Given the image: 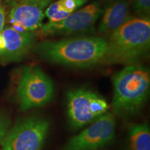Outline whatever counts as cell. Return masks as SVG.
<instances>
[{
  "label": "cell",
  "mask_w": 150,
  "mask_h": 150,
  "mask_svg": "<svg viewBox=\"0 0 150 150\" xmlns=\"http://www.w3.org/2000/svg\"><path fill=\"white\" fill-rule=\"evenodd\" d=\"M106 50L107 39L97 36L44 41L35 47L45 61L80 68L105 64Z\"/></svg>",
  "instance_id": "6da1fadb"
},
{
  "label": "cell",
  "mask_w": 150,
  "mask_h": 150,
  "mask_svg": "<svg viewBox=\"0 0 150 150\" xmlns=\"http://www.w3.org/2000/svg\"><path fill=\"white\" fill-rule=\"evenodd\" d=\"M112 110L115 116L130 119L147 101L150 92V72L147 67L129 65L115 74Z\"/></svg>",
  "instance_id": "7a4b0ae2"
},
{
  "label": "cell",
  "mask_w": 150,
  "mask_h": 150,
  "mask_svg": "<svg viewBox=\"0 0 150 150\" xmlns=\"http://www.w3.org/2000/svg\"><path fill=\"white\" fill-rule=\"evenodd\" d=\"M149 47V18H131L107 39L105 64H136Z\"/></svg>",
  "instance_id": "3957f363"
},
{
  "label": "cell",
  "mask_w": 150,
  "mask_h": 150,
  "mask_svg": "<svg viewBox=\"0 0 150 150\" xmlns=\"http://www.w3.org/2000/svg\"><path fill=\"white\" fill-rule=\"evenodd\" d=\"M54 95L53 81L40 67H24L17 89V98L20 109L26 111L42 107L52 102Z\"/></svg>",
  "instance_id": "277c9868"
},
{
  "label": "cell",
  "mask_w": 150,
  "mask_h": 150,
  "mask_svg": "<svg viewBox=\"0 0 150 150\" xmlns=\"http://www.w3.org/2000/svg\"><path fill=\"white\" fill-rule=\"evenodd\" d=\"M50 129V122L42 116L21 120L8 130L2 141L4 150H42Z\"/></svg>",
  "instance_id": "5b68a950"
},
{
  "label": "cell",
  "mask_w": 150,
  "mask_h": 150,
  "mask_svg": "<svg viewBox=\"0 0 150 150\" xmlns=\"http://www.w3.org/2000/svg\"><path fill=\"white\" fill-rule=\"evenodd\" d=\"M67 114L69 123L77 130L93 122L108 109L106 99L90 90H71L67 93Z\"/></svg>",
  "instance_id": "8992f818"
},
{
  "label": "cell",
  "mask_w": 150,
  "mask_h": 150,
  "mask_svg": "<svg viewBox=\"0 0 150 150\" xmlns=\"http://www.w3.org/2000/svg\"><path fill=\"white\" fill-rule=\"evenodd\" d=\"M115 116L110 112L95 120L80 134L71 138L62 150H99L115 138Z\"/></svg>",
  "instance_id": "52a82bcc"
},
{
  "label": "cell",
  "mask_w": 150,
  "mask_h": 150,
  "mask_svg": "<svg viewBox=\"0 0 150 150\" xmlns=\"http://www.w3.org/2000/svg\"><path fill=\"white\" fill-rule=\"evenodd\" d=\"M100 3L94 1L84 8L75 11L64 20L42 24L38 34L40 37L70 35L90 32L103 13Z\"/></svg>",
  "instance_id": "ba28073f"
},
{
  "label": "cell",
  "mask_w": 150,
  "mask_h": 150,
  "mask_svg": "<svg viewBox=\"0 0 150 150\" xmlns=\"http://www.w3.org/2000/svg\"><path fill=\"white\" fill-rule=\"evenodd\" d=\"M1 35L4 39L5 50L0 60L4 63L23 59L32 47L36 35L32 31L18 32L11 27L4 28Z\"/></svg>",
  "instance_id": "9c48e42d"
},
{
  "label": "cell",
  "mask_w": 150,
  "mask_h": 150,
  "mask_svg": "<svg viewBox=\"0 0 150 150\" xmlns=\"http://www.w3.org/2000/svg\"><path fill=\"white\" fill-rule=\"evenodd\" d=\"M44 17L43 9L40 6L24 1L12 4L8 15L10 23L18 24L24 31L32 32L41 27Z\"/></svg>",
  "instance_id": "30bf717a"
},
{
  "label": "cell",
  "mask_w": 150,
  "mask_h": 150,
  "mask_svg": "<svg viewBox=\"0 0 150 150\" xmlns=\"http://www.w3.org/2000/svg\"><path fill=\"white\" fill-rule=\"evenodd\" d=\"M102 20L99 26V32L110 35L132 18L128 1L117 0L103 11Z\"/></svg>",
  "instance_id": "8fae6325"
},
{
  "label": "cell",
  "mask_w": 150,
  "mask_h": 150,
  "mask_svg": "<svg viewBox=\"0 0 150 150\" xmlns=\"http://www.w3.org/2000/svg\"><path fill=\"white\" fill-rule=\"evenodd\" d=\"M129 150H150V128L147 122L132 124L128 127Z\"/></svg>",
  "instance_id": "7c38bea8"
},
{
  "label": "cell",
  "mask_w": 150,
  "mask_h": 150,
  "mask_svg": "<svg viewBox=\"0 0 150 150\" xmlns=\"http://www.w3.org/2000/svg\"><path fill=\"white\" fill-rule=\"evenodd\" d=\"M131 7L138 18H149L150 0H131Z\"/></svg>",
  "instance_id": "4fadbf2b"
},
{
  "label": "cell",
  "mask_w": 150,
  "mask_h": 150,
  "mask_svg": "<svg viewBox=\"0 0 150 150\" xmlns=\"http://www.w3.org/2000/svg\"><path fill=\"white\" fill-rule=\"evenodd\" d=\"M61 8L66 12L72 13L87 2L88 0H59Z\"/></svg>",
  "instance_id": "5bb4252c"
},
{
  "label": "cell",
  "mask_w": 150,
  "mask_h": 150,
  "mask_svg": "<svg viewBox=\"0 0 150 150\" xmlns=\"http://www.w3.org/2000/svg\"><path fill=\"white\" fill-rule=\"evenodd\" d=\"M11 121L9 117L0 112V144L8 133Z\"/></svg>",
  "instance_id": "9a60e30c"
},
{
  "label": "cell",
  "mask_w": 150,
  "mask_h": 150,
  "mask_svg": "<svg viewBox=\"0 0 150 150\" xmlns=\"http://www.w3.org/2000/svg\"><path fill=\"white\" fill-rule=\"evenodd\" d=\"M60 9H61V3L59 0L54 1L51 5L49 6V7L47 8L45 13V15L48 19H50L54 16L56 13H57Z\"/></svg>",
  "instance_id": "2e32d148"
},
{
  "label": "cell",
  "mask_w": 150,
  "mask_h": 150,
  "mask_svg": "<svg viewBox=\"0 0 150 150\" xmlns=\"http://www.w3.org/2000/svg\"><path fill=\"white\" fill-rule=\"evenodd\" d=\"M53 1L54 0H20V1L34 4L40 6L41 8L44 9L48 5H50Z\"/></svg>",
  "instance_id": "e0dca14e"
},
{
  "label": "cell",
  "mask_w": 150,
  "mask_h": 150,
  "mask_svg": "<svg viewBox=\"0 0 150 150\" xmlns=\"http://www.w3.org/2000/svg\"><path fill=\"white\" fill-rule=\"evenodd\" d=\"M5 10L4 8L1 0H0V33L2 32L5 24Z\"/></svg>",
  "instance_id": "ac0fdd59"
},
{
  "label": "cell",
  "mask_w": 150,
  "mask_h": 150,
  "mask_svg": "<svg viewBox=\"0 0 150 150\" xmlns=\"http://www.w3.org/2000/svg\"><path fill=\"white\" fill-rule=\"evenodd\" d=\"M4 50H5L4 39L1 33H0V56L4 53Z\"/></svg>",
  "instance_id": "d6986e66"
},
{
  "label": "cell",
  "mask_w": 150,
  "mask_h": 150,
  "mask_svg": "<svg viewBox=\"0 0 150 150\" xmlns=\"http://www.w3.org/2000/svg\"><path fill=\"white\" fill-rule=\"evenodd\" d=\"M6 2H8V3H11V4L13 3H16V2H18V1H20V0H6Z\"/></svg>",
  "instance_id": "ffe728a7"
},
{
  "label": "cell",
  "mask_w": 150,
  "mask_h": 150,
  "mask_svg": "<svg viewBox=\"0 0 150 150\" xmlns=\"http://www.w3.org/2000/svg\"><path fill=\"white\" fill-rule=\"evenodd\" d=\"M0 150H4V149H3V148H2V147H1V149H0Z\"/></svg>",
  "instance_id": "44dd1931"
}]
</instances>
